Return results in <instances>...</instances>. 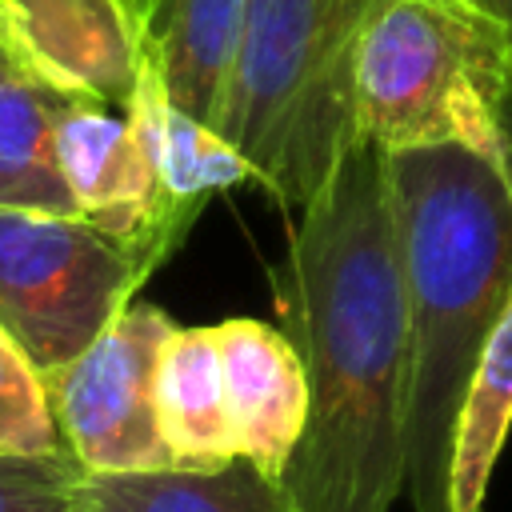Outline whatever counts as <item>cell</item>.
<instances>
[{
	"mask_svg": "<svg viewBox=\"0 0 512 512\" xmlns=\"http://www.w3.org/2000/svg\"><path fill=\"white\" fill-rule=\"evenodd\" d=\"M308 380L280 484L296 512H392L408 480V300L384 152L356 140L268 272Z\"/></svg>",
	"mask_w": 512,
	"mask_h": 512,
	"instance_id": "obj_1",
	"label": "cell"
},
{
	"mask_svg": "<svg viewBox=\"0 0 512 512\" xmlns=\"http://www.w3.org/2000/svg\"><path fill=\"white\" fill-rule=\"evenodd\" d=\"M408 300V500L448 512L456 420L512 300V160L464 148L388 152Z\"/></svg>",
	"mask_w": 512,
	"mask_h": 512,
	"instance_id": "obj_2",
	"label": "cell"
},
{
	"mask_svg": "<svg viewBox=\"0 0 512 512\" xmlns=\"http://www.w3.org/2000/svg\"><path fill=\"white\" fill-rule=\"evenodd\" d=\"M512 32L480 0H380L352 56L356 140L512 160Z\"/></svg>",
	"mask_w": 512,
	"mask_h": 512,
	"instance_id": "obj_3",
	"label": "cell"
},
{
	"mask_svg": "<svg viewBox=\"0 0 512 512\" xmlns=\"http://www.w3.org/2000/svg\"><path fill=\"white\" fill-rule=\"evenodd\" d=\"M380 0H244L216 132L280 208H304L356 144L352 56Z\"/></svg>",
	"mask_w": 512,
	"mask_h": 512,
	"instance_id": "obj_4",
	"label": "cell"
},
{
	"mask_svg": "<svg viewBox=\"0 0 512 512\" xmlns=\"http://www.w3.org/2000/svg\"><path fill=\"white\" fill-rule=\"evenodd\" d=\"M156 268L84 216L0 208V328L40 376L76 360Z\"/></svg>",
	"mask_w": 512,
	"mask_h": 512,
	"instance_id": "obj_5",
	"label": "cell"
},
{
	"mask_svg": "<svg viewBox=\"0 0 512 512\" xmlns=\"http://www.w3.org/2000/svg\"><path fill=\"white\" fill-rule=\"evenodd\" d=\"M172 328L156 304H128L76 360L44 372L56 428L88 476L172 468L156 424V356Z\"/></svg>",
	"mask_w": 512,
	"mask_h": 512,
	"instance_id": "obj_6",
	"label": "cell"
},
{
	"mask_svg": "<svg viewBox=\"0 0 512 512\" xmlns=\"http://www.w3.org/2000/svg\"><path fill=\"white\" fill-rule=\"evenodd\" d=\"M56 164L76 216L144 248L156 264H164L196 224L192 212L164 200L124 108L96 100L72 104L56 128Z\"/></svg>",
	"mask_w": 512,
	"mask_h": 512,
	"instance_id": "obj_7",
	"label": "cell"
},
{
	"mask_svg": "<svg viewBox=\"0 0 512 512\" xmlns=\"http://www.w3.org/2000/svg\"><path fill=\"white\" fill-rule=\"evenodd\" d=\"M0 24L52 84L108 108L128 104L144 64L128 0H0Z\"/></svg>",
	"mask_w": 512,
	"mask_h": 512,
	"instance_id": "obj_8",
	"label": "cell"
},
{
	"mask_svg": "<svg viewBox=\"0 0 512 512\" xmlns=\"http://www.w3.org/2000/svg\"><path fill=\"white\" fill-rule=\"evenodd\" d=\"M216 344L240 460L280 480L308 420L304 364L292 340L264 320H224Z\"/></svg>",
	"mask_w": 512,
	"mask_h": 512,
	"instance_id": "obj_9",
	"label": "cell"
},
{
	"mask_svg": "<svg viewBox=\"0 0 512 512\" xmlns=\"http://www.w3.org/2000/svg\"><path fill=\"white\" fill-rule=\"evenodd\" d=\"M80 100L52 84L0 24V208L76 216L56 164V128Z\"/></svg>",
	"mask_w": 512,
	"mask_h": 512,
	"instance_id": "obj_10",
	"label": "cell"
},
{
	"mask_svg": "<svg viewBox=\"0 0 512 512\" xmlns=\"http://www.w3.org/2000/svg\"><path fill=\"white\" fill-rule=\"evenodd\" d=\"M124 116L132 120V128L148 152V164L156 172V184L172 208L200 216V208L212 192H224L236 184H256L252 164L212 124H204L200 116L184 112L172 100V92L148 52H144L136 88L124 104Z\"/></svg>",
	"mask_w": 512,
	"mask_h": 512,
	"instance_id": "obj_11",
	"label": "cell"
},
{
	"mask_svg": "<svg viewBox=\"0 0 512 512\" xmlns=\"http://www.w3.org/2000/svg\"><path fill=\"white\" fill-rule=\"evenodd\" d=\"M128 8L172 100L216 128L240 44L244 0H128Z\"/></svg>",
	"mask_w": 512,
	"mask_h": 512,
	"instance_id": "obj_12",
	"label": "cell"
},
{
	"mask_svg": "<svg viewBox=\"0 0 512 512\" xmlns=\"http://www.w3.org/2000/svg\"><path fill=\"white\" fill-rule=\"evenodd\" d=\"M156 424L172 468L216 472L240 460L228 400L216 324L172 328L156 356Z\"/></svg>",
	"mask_w": 512,
	"mask_h": 512,
	"instance_id": "obj_13",
	"label": "cell"
},
{
	"mask_svg": "<svg viewBox=\"0 0 512 512\" xmlns=\"http://www.w3.org/2000/svg\"><path fill=\"white\" fill-rule=\"evenodd\" d=\"M84 512H296L284 484L248 460L216 472H116L84 480Z\"/></svg>",
	"mask_w": 512,
	"mask_h": 512,
	"instance_id": "obj_14",
	"label": "cell"
},
{
	"mask_svg": "<svg viewBox=\"0 0 512 512\" xmlns=\"http://www.w3.org/2000/svg\"><path fill=\"white\" fill-rule=\"evenodd\" d=\"M512 428V300L488 336V348L464 392L456 420L452 472H448V512H484L488 480Z\"/></svg>",
	"mask_w": 512,
	"mask_h": 512,
	"instance_id": "obj_15",
	"label": "cell"
},
{
	"mask_svg": "<svg viewBox=\"0 0 512 512\" xmlns=\"http://www.w3.org/2000/svg\"><path fill=\"white\" fill-rule=\"evenodd\" d=\"M68 448L40 368L0 328V456H48Z\"/></svg>",
	"mask_w": 512,
	"mask_h": 512,
	"instance_id": "obj_16",
	"label": "cell"
},
{
	"mask_svg": "<svg viewBox=\"0 0 512 512\" xmlns=\"http://www.w3.org/2000/svg\"><path fill=\"white\" fill-rule=\"evenodd\" d=\"M80 460L60 448L48 456H0V512H84Z\"/></svg>",
	"mask_w": 512,
	"mask_h": 512,
	"instance_id": "obj_17",
	"label": "cell"
},
{
	"mask_svg": "<svg viewBox=\"0 0 512 512\" xmlns=\"http://www.w3.org/2000/svg\"><path fill=\"white\" fill-rule=\"evenodd\" d=\"M480 4H484V8H492V12L508 24V32H512V0H480Z\"/></svg>",
	"mask_w": 512,
	"mask_h": 512,
	"instance_id": "obj_18",
	"label": "cell"
}]
</instances>
